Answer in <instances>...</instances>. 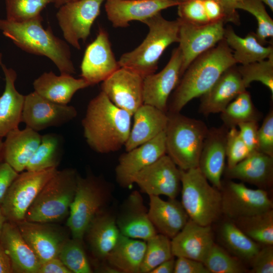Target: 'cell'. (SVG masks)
Listing matches in <instances>:
<instances>
[{
  "label": "cell",
  "mask_w": 273,
  "mask_h": 273,
  "mask_svg": "<svg viewBox=\"0 0 273 273\" xmlns=\"http://www.w3.org/2000/svg\"><path fill=\"white\" fill-rule=\"evenodd\" d=\"M105 1L77 0L59 7L56 17L66 42L80 49L79 41L84 42L87 39Z\"/></svg>",
  "instance_id": "obj_10"
},
{
  "label": "cell",
  "mask_w": 273,
  "mask_h": 273,
  "mask_svg": "<svg viewBox=\"0 0 273 273\" xmlns=\"http://www.w3.org/2000/svg\"><path fill=\"white\" fill-rule=\"evenodd\" d=\"M263 4L267 5L270 9L273 11V0H260Z\"/></svg>",
  "instance_id": "obj_58"
},
{
  "label": "cell",
  "mask_w": 273,
  "mask_h": 273,
  "mask_svg": "<svg viewBox=\"0 0 273 273\" xmlns=\"http://www.w3.org/2000/svg\"><path fill=\"white\" fill-rule=\"evenodd\" d=\"M133 121L124 145L126 151L154 139L165 130L167 112L153 106L143 104L133 114Z\"/></svg>",
  "instance_id": "obj_28"
},
{
  "label": "cell",
  "mask_w": 273,
  "mask_h": 273,
  "mask_svg": "<svg viewBox=\"0 0 273 273\" xmlns=\"http://www.w3.org/2000/svg\"><path fill=\"white\" fill-rule=\"evenodd\" d=\"M176 2H177L179 4V3H183V2H184L185 1H187L188 0H175Z\"/></svg>",
  "instance_id": "obj_60"
},
{
  "label": "cell",
  "mask_w": 273,
  "mask_h": 273,
  "mask_svg": "<svg viewBox=\"0 0 273 273\" xmlns=\"http://www.w3.org/2000/svg\"><path fill=\"white\" fill-rule=\"evenodd\" d=\"M0 243L10 260L13 272L37 273L40 262L15 222L7 220L5 223Z\"/></svg>",
  "instance_id": "obj_25"
},
{
  "label": "cell",
  "mask_w": 273,
  "mask_h": 273,
  "mask_svg": "<svg viewBox=\"0 0 273 273\" xmlns=\"http://www.w3.org/2000/svg\"><path fill=\"white\" fill-rule=\"evenodd\" d=\"M221 211L230 220L258 214L273 208L266 190L248 188L244 183L222 184Z\"/></svg>",
  "instance_id": "obj_11"
},
{
  "label": "cell",
  "mask_w": 273,
  "mask_h": 273,
  "mask_svg": "<svg viewBox=\"0 0 273 273\" xmlns=\"http://www.w3.org/2000/svg\"><path fill=\"white\" fill-rule=\"evenodd\" d=\"M149 218L157 233L170 239L177 235L189 217L180 202L175 199L164 200L158 196H149Z\"/></svg>",
  "instance_id": "obj_26"
},
{
  "label": "cell",
  "mask_w": 273,
  "mask_h": 273,
  "mask_svg": "<svg viewBox=\"0 0 273 273\" xmlns=\"http://www.w3.org/2000/svg\"><path fill=\"white\" fill-rule=\"evenodd\" d=\"M203 263L210 273H243L246 271L241 260L230 255L215 243Z\"/></svg>",
  "instance_id": "obj_42"
},
{
  "label": "cell",
  "mask_w": 273,
  "mask_h": 273,
  "mask_svg": "<svg viewBox=\"0 0 273 273\" xmlns=\"http://www.w3.org/2000/svg\"><path fill=\"white\" fill-rule=\"evenodd\" d=\"M248 237L260 245H273V210L231 220Z\"/></svg>",
  "instance_id": "obj_38"
},
{
  "label": "cell",
  "mask_w": 273,
  "mask_h": 273,
  "mask_svg": "<svg viewBox=\"0 0 273 273\" xmlns=\"http://www.w3.org/2000/svg\"><path fill=\"white\" fill-rule=\"evenodd\" d=\"M237 126L240 135L250 153L258 151V122H243Z\"/></svg>",
  "instance_id": "obj_49"
},
{
  "label": "cell",
  "mask_w": 273,
  "mask_h": 273,
  "mask_svg": "<svg viewBox=\"0 0 273 273\" xmlns=\"http://www.w3.org/2000/svg\"><path fill=\"white\" fill-rule=\"evenodd\" d=\"M238 9L246 11L256 18L257 28L255 35L259 43L264 46L268 42L267 38H272L273 20L262 2L260 0H243Z\"/></svg>",
  "instance_id": "obj_45"
},
{
  "label": "cell",
  "mask_w": 273,
  "mask_h": 273,
  "mask_svg": "<svg viewBox=\"0 0 273 273\" xmlns=\"http://www.w3.org/2000/svg\"><path fill=\"white\" fill-rule=\"evenodd\" d=\"M143 80L134 71L120 67L102 82L101 91L114 105L132 116L144 104Z\"/></svg>",
  "instance_id": "obj_17"
},
{
  "label": "cell",
  "mask_w": 273,
  "mask_h": 273,
  "mask_svg": "<svg viewBox=\"0 0 273 273\" xmlns=\"http://www.w3.org/2000/svg\"><path fill=\"white\" fill-rule=\"evenodd\" d=\"M220 113L223 125L229 129L243 122H258L260 117L246 90L240 94Z\"/></svg>",
  "instance_id": "obj_39"
},
{
  "label": "cell",
  "mask_w": 273,
  "mask_h": 273,
  "mask_svg": "<svg viewBox=\"0 0 273 273\" xmlns=\"http://www.w3.org/2000/svg\"><path fill=\"white\" fill-rule=\"evenodd\" d=\"M37 273H72L59 257L47 260L39 266Z\"/></svg>",
  "instance_id": "obj_52"
},
{
  "label": "cell",
  "mask_w": 273,
  "mask_h": 273,
  "mask_svg": "<svg viewBox=\"0 0 273 273\" xmlns=\"http://www.w3.org/2000/svg\"><path fill=\"white\" fill-rule=\"evenodd\" d=\"M214 243L210 225H202L189 219L181 230L171 239L172 254L203 263Z\"/></svg>",
  "instance_id": "obj_23"
},
{
  "label": "cell",
  "mask_w": 273,
  "mask_h": 273,
  "mask_svg": "<svg viewBox=\"0 0 273 273\" xmlns=\"http://www.w3.org/2000/svg\"><path fill=\"white\" fill-rule=\"evenodd\" d=\"M225 152L227 168H231L250 154L237 127L229 128L226 135Z\"/></svg>",
  "instance_id": "obj_46"
},
{
  "label": "cell",
  "mask_w": 273,
  "mask_h": 273,
  "mask_svg": "<svg viewBox=\"0 0 273 273\" xmlns=\"http://www.w3.org/2000/svg\"><path fill=\"white\" fill-rule=\"evenodd\" d=\"M116 220L120 234L130 238L147 241L158 233L138 191L128 197Z\"/></svg>",
  "instance_id": "obj_24"
},
{
  "label": "cell",
  "mask_w": 273,
  "mask_h": 273,
  "mask_svg": "<svg viewBox=\"0 0 273 273\" xmlns=\"http://www.w3.org/2000/svg\"><path fill=\"white\" fill-rule=\"evenodd\" d=\"M6 19L21 22L40 17L41 11L56 0H5Z\"/></svg>",
  "instance_id": "obj_43"
},
{
  "label": "cell",
  "mask_w": 273,
  "mask_h": 273,
  "mask_svg": "<svg viewBox=\"0 0 273 273\" xmlns=\"http://www.w3.org/2000/svg\"><path fill=\"white\" fill-rule=\"evenodd\" d=\"M109 34L99 27L95 39L86 48L81 64V77L89 85L103 82L120 68Z\"/></svg>",
  "instance_id": "obj_15"
},
{
  "label": "cell",
  "mask_w": 273,
  "mask_h": 273,
  "mask_svg": "<svg viewBox=\"0 0 273 273\" xmlns=\"http://www.w3.org/2000/svg\"><path fill=\"white\" fill-rule=\"evenodd\" d=\"M221 244L240 260L250 262L261 245L246 235L232 220L223 222L219 231Z\"/></svg>",
  "instance_id": "obj_36"
},
{
  "label": "cell",
  "mask_w": 273,
  "mask_h": 273,
  "mask_svg": "<svg viewBox=\"0 0 273 273\" xmlns=\"http://www.w3.org/2000/svg\"><path fill=\"white\" fill-rule=\"evenodd\" d=\"M179 23V48L182 55L181 77L197 57L224 38V23L196 25L177 18Z\"/></svg>",
  "instance_id": "obj_13"
},
{
  "label": "cell",
  "mask_w": 273,
  "mask_h": 273,
  "mask_svg": "<svg viewBox=\"0 0 273 273\" xmlns=\"http://www.w3.org/2000/svg\"><path fill=\"white\" fill-rule=\"evenodd\" d=\"M133 184L149 196L164 195L175 199L181 189L180 169L165 154L139 172Z\"/></svg>",
  "instance_id": "obj_14"
},
{
  "label": "cell",
  "mask_w": 273,
  "mask_h": 273,
  "mask_svg": "<svg viewBox=\"0 0 273 273\" xmlns=\"http://www.w3.org/2000/svg\"><path fill=\"white\" fill-rule=\"evenodd\" d=\"M165 154L164 130L151 140L120 156L115 168L117 182L121 187L130 188L139 172Z\"/></svg>",
  "instance_id": "obj_16"
},
{
  "label": "cell",
  "mask_w": 273,
  "mask_h": 273,
  "mask_svg": "<svg viewBox=\"0 0 273 273\" xmlns=\"http://www.w3.org/2000/svg\"><path fill=\"white\" fill-rule=\"evenodd\" d=\"M178 18L196 25L231 22L229 16L217 0H188L177 6Z\"/></svg>",
  "instance_id": "obj_34"
},
{
  "label": "cell",
  "mask_w": 273,
  "mask_h": 273,
  "mask_svg": "<svg viewBox=\"0 0 273 273\" xmlns=\"http://www.w3.org/2000/svg\"><path fill=\"white\" fill-rule=\"evenodd\" d=\"M181 203L189 218L207 226L222 214L221 194L202 174L198 167L180 169Z\"/></svg>",
  "instance_id": "obj_8"
},
{
  "label": "cell",
  "mask_w": 273,
  "mask_h": 273,
  "mask_svg": "<svg viewBox=\"0 0 273 273\" xmlns=\"http://www.w3.org/2000/svg\"><path fill=\"white\" fill-rule=\"evenodd\" d=\"M2 64V54L0 53V65Z\"/></svg>",
  "instance_id": "obj_61"
},
{
  "label": "cell",
  "mask_w": 273,
  "mask_h": 273,
  "mask_svg": "<svg viewBox=\"0 0 273 273\" xmlns=\"http://www.w3.org/2000/svg\"><path fill=\"white\" fill-rule=\"evenodd\" d=\"M228 129L224 125L208 129L198 167L208 181L220 191L221 177L225 168V142Z\"/></svg>",
  "instance_id": "obj_21"
},
{
  "label": "cell",
  "mask_w": 273,
  "mask_h": 273,
  "mask_svg": "<svg viewBox=\"0 0 273 273\" xmlns=\"http://www.w3.org/2000/svg\"><path fill=\"white\" fill-rule=\"evenodd\" d=\"M3 142V159L17 172L26 169L27 165L39 145L41 135L29 127L10 131Z\"/></svg>",
  "instance_id": "obj_29"
},
{
  "label": "cell",
  "mask_w": 273,
  "mask_h": 273,
  "mask_svg": "<svg viewBox=\"0 0 273 273\" xmlns=\"http://www.w3.org/2000/svg\"><path fill=\"white\" fill-rule=\"evenodd\" d=\"M252 273L273 272V245L261 247L250 262Z\"/></svg>",
  "instance_id": "obj_48"
},
{
  "label": "cell",
  "mask_w": 273,
  "mask_h": 273,
  "mask_svg": "<svg viewBox=\"0 0 273 273\" xmlns=\"http://www.w3.org/2000/svg\"><path fill=\"white\" fill-rule=\"evenodd\" d=\"M76 1H77V0H56L54 4L56 7L59 8L60 7H61V6H62L63 5L66 3L72 2H74Z\"/></svg>",
  "instance_id": "obj_57"
},
{
  "label": "cell",
  "mask_w": 273,
  "mask_h": 273,
  "mask_svg": "<svg viewBox=\"0 0 273 273\" xmlns=\"http://www.w3.org/2000/svg\"><path fill=\"white\" fill-rule=\"evenodd\" d=\"M174 273H210L202 262L183 257L175 260Z\"/></svg>",
  "instance_id": "obj_50"
},
{
  "label": "cell",
  "mask_w": 273,
  "mask_h": 273,
  "mask_svg": "<svg viewBox=\"0 0 273 273\" xmlns=\"http://www.w3.org/2000/svg\"><path fill=\"white\" fill-rule=\"evenodd\" d=\"M246 88L238 66L235 65L229 68L212 86L200 97V113L205 116L221 113Z\"/></svg>",
  "instance_id": "obj_22"
},
{
  "label": "cell",
  "mask_w": 273,
  "mask_h": 273,
  "mask_svg": "<svg viewBox=\"0 0 273 273\" xmlns=\"http://www.w3.org/2000/svg\"><path fill=\"white\" fill-rule=\"evenodd\" d=\"M235 65L233 51L223 38L189 65L175 88L168 112H180L192 100L206 93L224 71Z\"/></svg>",
  "instance_id": "obj_2"
},
{
  "label": "cell",
  "mask_w": 273,
  "mask_h": 273,
  "mask_svg": "<svg viewBox=\"0 0 273 273\" xmlns=\"http://www.w3.org/2000/svg\"><path fill=\"white\" fill-rule=\"evenodd\" d=\"M146 242V248L140 273H150L158 265L174 257L171 239L167 236L157 233Z\"/></svg>",
  "instance_id": "obj_40"
},
{
  "label": "cell",
  "mask_w": 273,
  "mask_h": 273,
  "mask_svg": "<svg viewBox=\"0 0 273 273\" xmlns=\"http://www.w3.org/2000/svg\"><path fill=\"white\" fill-rule=\"evenodd\" d=\"M165 130L166 154L181 170L198 167L199 158L208 130L204 122L180 112H167Z\"/></svg>",
  "instance_id": "obj_5"
},
{
  "label": "cell",
  "mask_w": 273,
  "mask_h": 273,
  "mask_svg": "<svg viewBox=\"0 0 273 273\" xmlns=\"http://www.w3.org/2000/svg\"><path fill=\"white\" fill-rule=\"evenodd\" d=\"M116 217L105 210L98 214L89 225L84 236L93 255L105 260L120 236Z\"/></svg>",
  "instance_id": "obj_30"
},
{
  "label": "cell",
  "mask_w": 273,
  "mask_h": 273,
  "mask_svg": "<svg viewBox=\"0 0 273 273\" xmlns=\"http://www.w3.org/2000/svg\"><path fill=\"white\" fill-rule=\"evenodd\" d=\"M13 269L8 257L0 243V273H12Z\"/></svg>",
  "instance_id": "obj_55"
},
{
  "label": "cell",
  "mask_w": 273,
  "mask_h": 273,
  "mask_svg": "<svg viewBox=\"0 0 273 273\" xmlns=\"http://www.w3.org/2000/svg\"><path fill=\"white\" fill-rule=\"evenodd\" d=\"M16 223L40 263L58 257L62 247L68 238L65 233L53 223L24 220Z\"/></svg>",
  "instance_id": "obj_20"
},
{
  "label": "cell",
  "mask_w": 273,
  "mask_h": 273,
  "mask_svg": "<svg viewBox=\"0 0 273 273\" xmlns=\"http://www.w3.org/2000/svg\"><path fill=\"white\" fill-rule=\"evenodd\" d=\"M175 259L174 257L168 259L153 269L150 273H172L174 272Z\"/></svg>",
  "instance_id": "obj_54"
},
{
  "label": "cell",
  "mask_w": 273,
  "mask_h": 273,
  "mask_svg": "<svg viewBox=\"0 0 273 273\" xmlns=\"http://www.w3.org/2000/svg\"><path fill=\"white\" fill-rule=\"evenodd\" d=\"M34 92L43 98L60 104L67 105L79 90L89 86L83 78L72 75H57L52 71L44 72L33 83Z\"/></svg>",
  "instance_id": "obj_31"
},
{
  "label": "cell",
  "mask_w": 273,
  "mask_h": 273,
  "mask_svg": "<svg viewBox=\"0 0 273 273\" xmlns=\"http://www.w3.org/2000/svg\"><path fill=\"white\" fill-rule=\"evenodd\" d=\"M182 55L178 47L166 66L159 72L144 78L143 102L167 112L169 97L181 78Z\"/></svg>",
  "instance_id": "obj_18"
},
{
  "label": "cell",
  "mask_w": 273,
  "mask_h": 273,
  "mask_svg": "<svg viewBox=\"0 0 273 273\" xmlns=\"http://www.w3.org/2000/svg\"><path fill=\"white\" fill-rule=\"evenodd\" d=\"M224 39L234 51L233 56L236 64L246 65L266 59L273 55L272 45L265 47L261 44L252 32L242 37L229 26L224 28Z\"/></svg>",
  "instance_id": "obj_35"
},
{
  "label": "cell",
  "mask_w": 273,
  "mask_h": 273,
  "mask_svg": "<svg viewBox=\"0 0 273 273\" xmlns=\"http://www.w3.org/2000/svg\"><path fill=\"white\" fill-rule=\"evenodd\" d=\"M224 9L230 17L232 23L240 24V17L237 10L243 0H217Z\"/></svg>",
  "instance_id": "obj_53"
},
{
  "label": "cell",
  "mask_w": 273,
  "mask_h": 273,
  "mask_svg": "<svg viewBox=\"0 0 273 273\" xmlns=\"http://www.w3.org/2000/svg\"><path fill=\"white\" fill-rule=\"evenodd\" d=\"M104 3L107 18L115 28L127 27L132 21L143 22L179 4L175 0H105Z\"/></svg>",
  "instance_id": "obj_19"
},
{
  "label": "cell",
  "mask_w": 273,
  "mask_h": 273,
  "mask_svg": "<svg viewBox=\"0 0 273 273\" xmlns=\"http://www.w3.org/2000/svg\"><path fill=\"white\" fill-rule=\"evenodd\" d=\"M132 116L114 105L101 91L89 101L82 120L87 144L99 153L119 150L128 139Z\"/></svg>",
  "instance_id": "obj_1"
},
{
  "label": "cell",
  "mask_w": 273,
  "mask_h": 273,
  "mask_svg": "<svg viewBox=\"0 0 273 273\" xmlns=\"http://www.w3.org/2000/svg\"><path fill=\"white\" fill-rule=\"evenodd\" d=\"M112 192V186L104 179L93 174L78 175L66 223L73 238L83 241L94 218L106 210Z\"/></svg>",
  "instance_id": "obj_7"
},
{
  "label": "cell",
  "mask_w": 273,
  "mask_h": 273,
  "mask_svg": "<svg viewBox=\"0 0 273 273\" xmlns=\"http://www.w3.org/2000/svg\"><path fill=\"white\" fill-rule=\"evenodd\" d=\"M63 151L62 138L56 133L41 135V141L30 158L27 167L28 171H40L57 168Z\"/></svg>",
  "instance_id": "obj_37"
},
{
  "label": "cell",
  "mask_w": 273,
  "mask_h": 273,
  "mask_svg": "<svg viewBox=\"0 0 273 273\" xmlns=\"http://www.w3.org/2000/svg\"><path fill=\"white\" fill-rule=\"evenodd\" d=\"M5 86L0 97V138L5 137L12 130L18 128L21 122L25 96L16 89V71L2 64Z\"/></svg>",
  "instance_id": "obj_32"
},
{
  "label": "cell",
  "mask_w": 273,
  "mask_h": 273,
  "mask_svg": "<svg viewBox=\"0 0 273 273\" xmlns=\"http://www.w3.org/2000/svg\"><path fill=\"white\" fill-rule=\"evenodd\" d=\"M258 151L273 157V110L270 109L258 130Z\"/></svg>",
  "instance_id": "obj_47"
},
{
  "label": "cell",
  "mask_w": 273,
  "mask_h": 273,
  "mask_svg": "<svg viewBox=\"0 0 273 273\" xmlns=\"http://www.w3.org/2000/svg\"><path fill=\"white\" fill-rule=\"evenodd\" d=\"M77 114L74 107L54 103L34 91L25 96L21 122L38 132L61 126L73 120Z\"/></svg>",
  "instance_id": "obj_12"
},
{
  "label": "cell",
  "mask_w": 273,
  "mask_h": 273,
  "mask_svg": "<svg viewBox=\"0 0 273 273\" xmlns=\"http://www.w3.org/2000/svg\"><path fill=\"white\" fill-rule=\"evenodd\" d=\"M42 21L41 16L21 22L0 19V30L21 50L48 57L61 74L75 73L68 45L55 36L50 27L44 29Z\"/></svg>",
  "instance_id": "obj_3"
},
{
  "label": "cell",
  "mask_w": 273,
  "mask_h": 273,
  "mask_svg": "<svg viewBox=\"0 0 273 273\" xmlns=\"http://www.w3.org/2000/svg\"><path fill=\"white\" fill-rule=\"evenodd\" d=\"M224 173L229 179H235L267 190L273 183V157L259 151L252 152Z\"/></svg>",
  "instance_id": "obj_27"
},
{
  "label": "cell",
  "mask_w": 273,
  "mask_h": 273,
  "mask_svg": "<svg viewBox=\"0 0 273 273\" xmlns=\"http://www.w3.org/2000/svg\"><path fill=\"white\" fill-rule=\"evenodd\" d=\"M7 221V220L3 213L2 209L0 206V234L1 233L4 224Z\"/></svg>",
  "instance_id": "obj_56"
},
{
  "label": "cell",
  "mask_w": 273,
  "mask_h": 273,
  "mask_svg": "<svg viewBox=\"0 0 273 273\" xmlns=\"http://www.w3.org/2000/svg\"><path fill=\"white\" fill-rule=\"evenodd\" d=\"M18 174V172L6 162L0 163V206L8 189Z\"/></svg>",
  "instance_id": "obj_51"
},
{
  "label": "cell",
  "mask_w": 273,
  "mask_h": 273,
  "mask_svg": "<svg viewBox=\"0 0 273 273\" xmlns=\"http://www.w3.org/2000/svg\"><path fill=\"white\" fill-rule=\"evenodd\" d=\"M82 241L73 238H68L59 253V258L72 273L93 272Z\"/></svg>",
  "instance_id": "obj_41"
},
{
  "label": "cell",
  "mask_w": 273,
  "mask_h": 273,
  "mask_svg": "<svg viewBox=\"0 0 273 273\" xmlns=\"http://www.w3.org/2000/svg\"><path fill=\"white\" fill-rule=\"evenodd\" d=\"M146 248L145 241L121 234L105 260L118 272L140 273Z\"/></svg>",
  "instance_id": "obj_33"
},
{
  "label": "cell",
  "mask_w": 273,
  "mask_h": 273,
  "mask_svg": "<svg viewBox=\"0 0 273 273\" xmlns=\"http://www.w3.org/2000/svg\"><path fill=\"white\" fill-rule=\"evenodd\" d=\"M57 171V168L54 167L19 173L1 205L7 220L15 223L25 220L27 210L42 188Z\"/></svg>",
  "instance_id": "obj_9"
},
{
  "label": "cell",
  "mask_w": 273,
  "mask_h": 273,
  "mask_svg": "<svg viewBox=\"0 0 273 273\" xmlns=\"http://www.w3.org/2000/svg\"><path fill=\"white\" fill-rule=\"evenodd\" d=\"M78 175L73 168L57 170L27 210L25 220L54 223L68 216Z\"/></svg>",
  "instance_id": "obj_6"
},
{
  "label": "cell",
  "mask_w": 273,
  "mask_h": 273,
  "mask_svg": "<svg viewBox=\"0 0 273 273\" xmlns=\"http://www.w3.org/2000/svg\"><path fill=\"white\" fill-rule=\"evenodd\" d=\"M142 23L148 27L146 37L134 50L122 54L118 62L120 67L128 68L144 78L157 70L159 60L166 48L178 42L179 23L177 19H165L161 13Z\"/></svg>",
  "instance_id": "obj_4"
},
{
  "label": "cell",
  "mask_w": 273,
  "mask_h": 273,
  "mask_svg": "<svg viewBox=\"0 0 273 273\" xmlns=\"http://www.w3.org/2000/svg\"><path fill=\"white\" fill-rule=\"evenodd\" d=\"M3 142L2 139L0 138V163L3 159Z\"/></svg>",
  "instance_id": "obj_59"
},
{
  "label": "cell",
  "mask_w": 273,
  "mask_h": 273,
  "mask_svg": "<svg viewBox=\"0 0 273 273\" xmlns=\"http://www.w3.org/2000/svg\"><path fill=\"white\" fill-rule=\"evenodd\" d=\"M247 88L253 81H259L265 85L273 97V55L266 59L238 66Z\"/></svg>",
  "instance_id": "obj_44"
}]
</instances>
